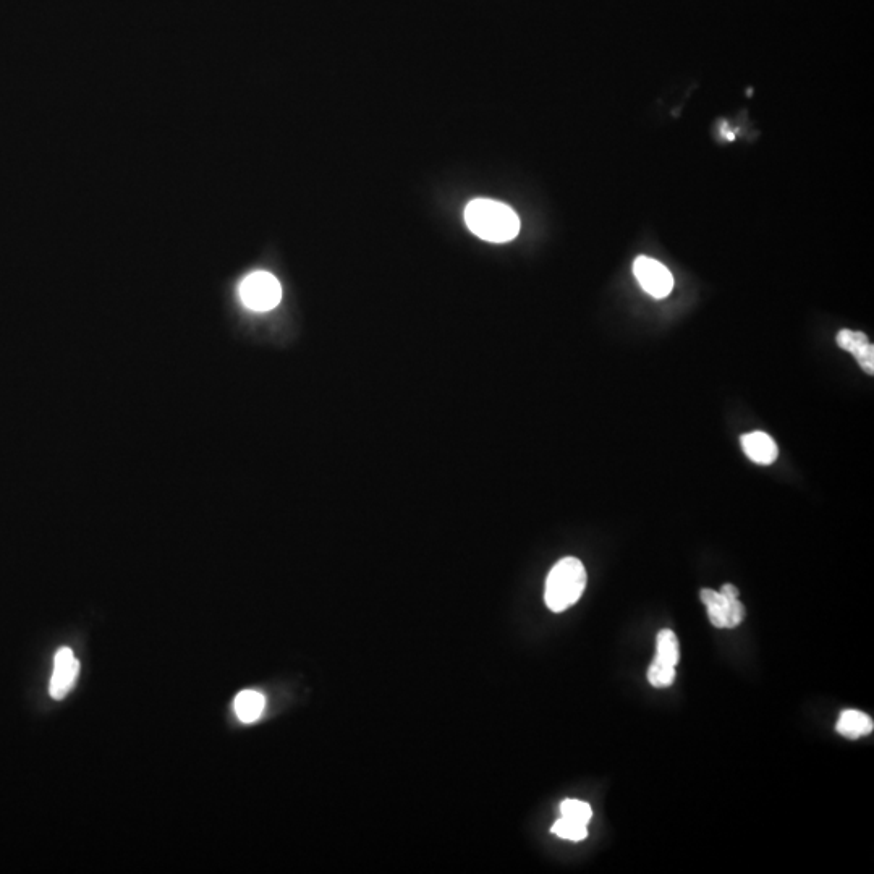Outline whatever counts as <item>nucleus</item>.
Wrapping results in <instances>:
<instances>
[{"mask_svg": "<svg viewBox=\"0 0 874 874\" xmlns=\"http://www.w3.org/2000/svg\"><path fill=\"white\" fill-rule=\"evenodd\" d=\"M837 345L845 352L852 353L866 374L874 373V348L863 332L844 329L837 334Z\"/></svg>", "mask_w": 874, "mask_h": 874, "instance_id": "nucleus-8", "label": "nucleus"}, {"mask_svg": "<svg viewBox=\"0 0 874 874\" xmlns=\"http://www.w3.org/2000/svg\"><path fill=\"white\" fill-rule=\"evenodd\" d=\"M80 672V662L75 658L70 648H60L54 658V671L51 677V696L54 700H62L72 690Z\"/></svg>", "mask_w": 874, "mask_h": 874, "instance_id": "nucleus-7", "label": "nucleus"}, {"mask_svg": "<svg viewBox=\"0 0 874 874\" xmlns=\"http://www.w3.org/2000/svg\"><path fill=\"white\" fill-rule=\"evenodd\" d=\"M266 706V698L256 690H243L235 696V714L245 724L258 721Z\"/></svg>", "mask_w": 874, "mask_h": 874, "instance_id": "nucleus-11", "label": "nucleus"}, {"mask_svg": "<svg viewBox=\"0 0 874 874\" xmlns=\"http://www.w3.org/2000/svg\"><path fill=\"white\" fill-rule=\"evenodd\" d=\"M243 305L253 311L274 310L282 300V287L276 277L266 271L253 272L240 284Z\"/></svg>", "mask_w": 874, "mask_h": 874, "instance_id": "nucleus-4", "label": "nucleus"}, {"mask_svg": "<svg viewBox=\"0 0 874 874\" xmlns=\"http://www.w3.org/2000/svg\"><path fill=\"white\" fill-rule=\"evenodd\" d=\"M700 598L708 609L709 622L716 628H734L742 624L745 606L740 603L739 590L726 583L721 591L701 590Z\"/></svg>", "mask_w": 874, "mask_h": 874, "instance_id": "nucleus-3", "label": "nucleus"}, {"mask_svg": "<svg viewBox=\"0 0 874 874\" xmlns=\"http://www.w3.org/2000/svg\"><path fill=\"white\" fill-rule=\"evenodd\" d=\"M465 222L476 237L491 243L510 242L520 232V219L514 209L486 198L468 203Z\"/></svg>", "mask_w": 874, "mask_h": 874, "instance_id": "nucleus-1", "label": "nucleus"}, {"mask_svg": "<svg viewBox=\"0 0 874 874\" xmlns=\"http://www.w3.org/2000/svg\"><path fill=\"white\" fill-rule=\"evenodd\" d=\"M742 447L748 459L753 460L758 465H771L779 457V449H777L773 437L761 433V431L743 434Z\"/></svg>", "mask_w": 874, "mask_h": 874, "instance_id": "nucleus-9", "label": "nucleus"}, {"mask_svg": "<svg viewBox=\"0 0 874 874\" xmlns=\"http://www.w3.org/2000/svg\"><path fill=\"white\" fill-rule=\"evenodd\" d=\"M551 831L552 834H556V836L561 837V839H567V841L572 842L583 841V839H586V836H588L586 824L577 823V821L564 818V816H562L559 821H556V824L552 826Z\"/></svg>", "mask_w": 874, "mask_h": 874, "instance_id": "nucleus-12", "label": "nucleus"}, {"mask_svg": "<svg viewBox=\"0 0 874 874\" xmlns=\"http://www.w3.org/2000/svg\"><path fill=\"white\" fill-rule=\"evenodd\" d=\"M633 274L637 277L645 292L654 298H666L674 289V277L671 271L648 256H640L633 263Z\"/></svg>", "mask_w": 874, "mask_h": 874, "instance_id": "nucleus-6", "label": "nucleus"}, {"mask_svg": "<svg viewBox=\"0 0 874 874\" xmlns=\"http://www.w3.org/2000/svg\"><path fill=\"white\" fill-rule=\"evenodd\" d=\"M874 722L868 714L862 711L849 709L841 714V718L837 721L836 730L842 737L850 740H857L863 735H868L873 732Z\"/></svg>", "mask_w": 874, "mask_h": 874, "instance_id": "nucleus-10", "label": "nucleus"}, {"mask_svg": "<svg viewBox=\"0 0 874 874\" xmlns=\"http://www.w3.org/2000/svg\"><path fill=\"white\" fill-rule=\"evenodd\" d=\"M585 588V565L575 557H565L549 572L544 599L552 612H562L582 598Z\"/></svg>", "mask_w": 874, "mask_h": 874, "instance_id": "nucleus-2", "label": "nucleus"}, {"mask_svg": "<svg viewBox=\"0 0 874 874\" xmlns=\"http://www.w3.org/2000/svg\"><path fill=\"white\" fill-rule=\"evenodd\" d=\"M680 645L672 630H661L656 638V654L648 669V680L656 688L671 687L675 680V666L679 664Z\"/></svg>", "mask_w": 874, "mask_h": 874, "instance_id": "nucleus-5", "label": "nucleus"}, {"mask_svg": "<svg viewBox=\"0 0 874 874\" xmlns=\"http://www.w3.org/2000/svg\"><path fill=\"white\" fill-rule=\"evenodd\" d=\"M561 813L564 818L573 819V821L582 824L590 823L591 816H593L590 805L582 800H564L561 805Z\"/></svg>", "mask_w": 874, "mask_h": 874, "instance_id": "nucleus-13", "label": "nucleus"}]
</instances>
